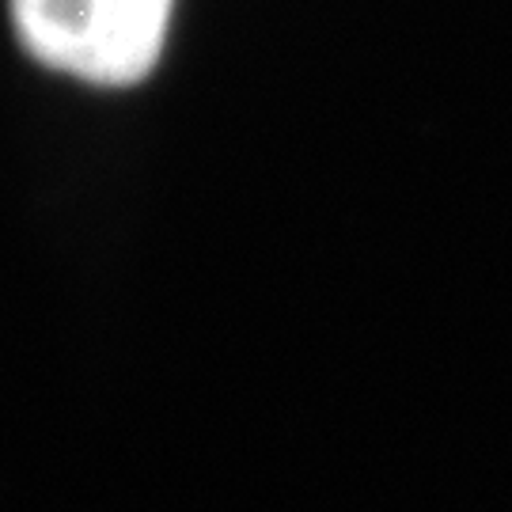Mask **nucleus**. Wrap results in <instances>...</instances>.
I'll return each instance as SVG.
<instances>
[{
  "mask_svg": "<svg viewBox=\"0 0 512 512\" xmlns=\"http://www.w3.org/2000/svg\"><path fill=\"white\" fill-rule=\"evenodd\" d=\"M179 0H8L19 50L88 88H133L156 73Z\"/></svg>",
  "mask_w": 512,
  "mask_h": 512,
  "instance_id": "obj_1",
  "label": "nucleus"
}]
</instances>
